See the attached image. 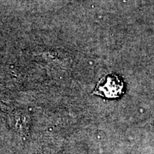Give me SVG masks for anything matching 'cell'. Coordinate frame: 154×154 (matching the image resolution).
<instances>
[{
    "label": "cell",
    "mask_w": 154,
    "mask_h": 154,
    "mask_svg": "<svg viewBox=\"0 0 154 154\" xmlns=\"http://www.w3.org/2000/svg\"><path fill=\"white\" fill-rule=\"evenodd\" d=\"M124 88V84L122 79L113 74L103 77L98 82L93 94L109 99H115L121 96Z\"/></svg>",
    "instance_id": "6da1fadb"
}]
</instances>
